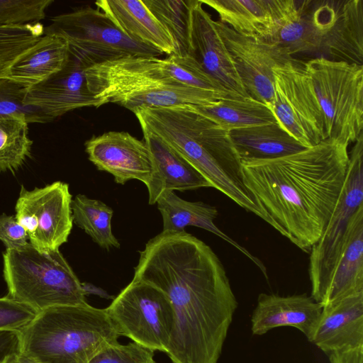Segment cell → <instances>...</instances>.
<instances>
[{
    "label": "cell",
    "mask_w": 363,
    "mask_h": 363,
    "mask_svg": "<svg viewBox=\"0 0 363 363\" xmlns=\"http://www.w3.org/2000/svg\"><path fill=\"white\" fill-rule=\"evenodd\" d=\"M1 363H40L35 359L18 351L9 354Z\"/></svg>",
    "instance_id": "cell-40"
},
{
    "label": "cell",
    "mask_w": 363,
    "mask_h": 363,
    "mask_svg": "<svg viewBox=\"0 0 363 363\" xmlns=\"http://www.w3.org/2000/svg\"><path fill=\"white\" fill-rule=\"evenodd\" d=\"M363 291V205L352 216L320 302L323 306Z\"/></svg>",
    "instance_id": "cell-22"
},
{
    "label": "cell",
    "mask_w": 363,
    "mask_h": 363,
    "mask_svg": "<svg viewBox=\"0 0 363 363\" xmlns=\"http://www.w3.org/2000/svg\"><path fill=\"white\" fill-rule=\"evenodd\" d=\"M347 147L325 139L286 156L241 160L244 184L264 220L306 252L320 238L342 192Z\"/></svg>",
    "instance_id": "cell-2"
},
{
    "label": "cell",
    "mask_w": 363,
    "mask_h": 363,
    "mask_svg": "<svg viewBox=\"0 0 363 363\" xmlns=\"http://www.w3.org/2000/svg\"><path fill=\"white\" fill-rule=\"evenodd\" d=\"M52 0H0V26L40 22Z\"/></svg>",
    "instance_id": "cell-34"
},
{
    "label": "cell",
    "mask_w": 363,
    "mask_h": 363,
    "mask_svg": "<svg viewBox=\"0 0 363 363\" xmlns=\"http://www.w3.org/2000/svg\"><path fill=\"white\" fill-rule=\"evenodd\" d=\"M133 279L162 290L174 323L172 363H218L238 303L213 250L184 231H162L140 252Z\"/></svg>",
    "instance_id": "cell-1"
},
{
    "label": "cell",
    "mask_w": 363,
    "mask_h": 363,
    "mask_svg": "<svg viewBox=\"0 0 363 363\" xmlns=\"http://www.w3.org/2000/svg\"><path fill=\"white\" fill-rule=\"evenodd\" d=\"M308 340L328 356L363 347V291L323 306Z\"/></svg>",
    "instance_id": "cell-18"
},
{
    "label": "cell",
    "mask_w": 363,
    "mask_h": 363,
    "mask_svg": "<svg viewBox=\"0 0 363 363\" xmlns=\"http://www.w3.org/2000/svg\"><path fill=\"white\" fill-rule=\"evenodd\" d=\"M330 363H363V347L328 355Z\"/></svg>",
    "instance_id": "cell-39"
},
{
    "label": "cell",
    "mask_w": 363,
    "mask_h": 363,
    "mask_svg": "<svg viewBox=\"0 0 363 363\" xmlns=\"http://www.w3.org/2000/svg\"><path fill=\"white\" fill-rule=\"evenodd\" d=\"M322 308L306 294L285 296L260 294L251 316L252 333L262 335L276 328L290 326L301 331L308 340Z\"/></svg>",
    "instance_id": "cell-19"
},
{
    "label": "cell",
    "mask_w": 363,
    "mask_h": 363,
    "mask_svg": "<svg viewBox=\"0 0 363 363\" xmlns=\"http://www.w3.org/2000/svg\"><path fill=\"white\" fill-rule=\"evenodd\" d=\"M277 122L305 147L325 140L323 113L303 62L293 57L273 69Z\"/></svg>",
    "instance_id": "cell-10"
},
{
    "label": "cell",
    "mask_w": 363,
    "mask_h": 363,
    "mask_svg": "<svg viewBox=\"0 0 363 363\" xmlns=\"http://www.w3.org/2000/svg\"><path fill=\"white\" fill-rule=\"evenodd\" d=\"M19 351L40 363H89L120 337L105 308L51 307L18 332Z\"/></svg>",
    "instance_id": "cell-4"
},
{
    "label": "cell",
    "mask_w": 363,
    "mask_h": 363,
    "mask_svg": "<svg viewBox=\"0 0 363 363\" xmlns=\"http://www.w3.org/2000/svg\"><path fill=\"white\" fill-rule=\"evenodd\" d=\"M27 88L9 78H0V118H16L28 124L52 121L38 108L24 104Z\"/></svg>",
    "instance_id": "cell-33"
},
{
    "label": "cell",
    "mask_w": 363,
    "mask_h": 363,
    "mask_svg": "<svg viewBox=\"0 0 363 363\" xmlns=\"http://www.w3.org/2000/svg\"><path fill=\"white\" fill-rule=\"evenodd\" d=\"M202 5L200 0H192L188 55L227 91L248 96L216 21Z\"/></svg>",
    "instance_id": "cell-16"
},
{
    "label": "cell",
    "mask_w": 363,
    "mask_h": 363,
    "mask_svg": "<svg viewBox=\"0 0 363 363\" xmlns=\"http://www.w3.org/2000/svg\"><path fill=\"white\" fill-rule=\"evenodd\" d=\"M156 203L162 218V231L181 232L189 225L206 230L240 251L267 277V269L262 262L216 226L214 220L218 210L215 206L202 201L184 200L174 191L162 193Z\"/></svg>",
    "instance_id": "cell-23"
},
{
    "label": "cell",
    "mask_w": 363,
    "mask_h": 363,
    "mask_svg": "<svg viewBox=\"0 0 363 363\" xmlns=\"http://www.w3.org/2000/svg\"><path fill=\"white\" fill-rule=\"evenodd\" d=\"M44 34L67 40L69 52L86 67L127 57H157L162 53L126 36L99 9L82 7L50 18Z\"/></svg>",
    "instance_id": "cell-8"
},
{
    "label": "cell",
    "mask_w": 363,
    "mask_h": 363,
    "mask_svg": "<svg viewBox=\"0 0 363 363\" xmlns=\"http://www.w3.org/2000/svg\"><path fill=\"white\" fill-rule=\"evenodd\" d=\"M143 2L171 35L176 48L174 55L187 56L192 0H145Z\"/></svg>",
    "instance_id": "cell-30"
},
{
    "label": "cell",
    "mask_w": 363,
    "mask_h": 363,
    "mask_svg": "<svg viewBox=\"0 0 363 363\" xmlns=\"http://www.w3.org/2000/svg\"><path fill=\"white\" fill-rule=\"evenodd\" d=\"M95 4L130 39L168 56L175 53L171 35L143 1L99 0Z\"/></svg>",
    "instance_id": "cell-21"
},
{
    "label": "cell",
    "mask_w": 363,
    "mask_h": 363,
    "mask_svg": "<svg viewBox=\"0 0 363 363\" xmlns=\"http://www.w3.org/2000/svg\"><path fill=\"white\" fill-rule=\"evenodd\" d=\"M303 65L323 113L326 139L354 143L363 133V65L320 56Z\"/></svg>",
    "instance_id": "cell-7"
},
{
    "label": "cell",
    "mask_w": 363,
    "mask_h": 363,
    "mask_svg": "<svg viewBox=\"0 0 363 363\" xmlns=\"http://www.w3.org/2000/svg\"><path fill=\"white\" fill-rule=\"evenodd\" d=\"M38 313L33 308L7 296L0 298V332H18Z\"/></svg>",
    "instance_id": "cell-36"
},
{
    "label": "cell",
    "mask_w": 363,
    "mask_h": 363,
    "mask_svg": "<svg viewBox=\"0 0 363 363\" xmlns=\"http://www.w3.org/2000/svg\"><path fill=\"white\" fill-rule=\"evenodd\" d=\"M240 35L273 43L277 31L269 0H200Z\"/></svg>",
    "instance_id": "cell-24"
},
{
    "label": "cell",
    "mask_w": 363,
    "mask_h": 363,
    "mask_svg": "<svg viewBox=\"0 0 363 363\" xmlns=\"http://www.w3.org/2000/svg\"><path fill=\"white\" fill-rule=\"evenodd\" d=\"M88 158L98 169L112 174L117 184L136 179L147 186L153 174L151 153L144 142L124 131L93 136L85 143Z\"/></svg>",
    "instance_id": "cell-15"
},
{
    "label": "cell",
    "mask_w": 363,
    "mask_h": 363,
    "mask_svg": "<svg viewBox=\"0 0 363 363\" xmlns=\"http://www.w3.org/2000/svg\"><path fill=\"white\" fill-rule=\"evenodd\" d=\"M0 240L6 249L23 247L29 242L28 234L15 216L0 215Z\"/></svg>",
    "instance_id": "cell-37"
},
{
    "label": "cell",
    "mask_w": 363,
    "mask_h": 363,
    "mask_svg": "<svg viewBox=\"0 0 363 363\" xmlns=\"http://www.w3.org/2000/svg\"><path fill=\"white\" fill-rule=\"evenodd\" d=\"M72 198L69 185L60 181L32 190L21 186L15 217L38 250H58L67 241L73 225Z\"/></svg>",
    "instance_id": "cell-13"
},
{
    "label": "cell",
    "mask_w": 363,
    "mask_h": 363,
    "mask_svg": "<svg viewBox=\"0 0 363 363\" xmlns=\"http://www.w3.org/2000/svg\"><path fill=\"white\" fill-rule=\"evenodd\" d=\"M89 91L104 104H118L133 113L142 107L206 105L225 97L188 87L172 79L164 59L127 57L85 69Z\"/></svg>",
    "instance_id": "cell-5"
},
{
    "label": "cell",
    "mask_w": 363,
    "mask_h": 363,
    "mask_svg": "<svg viewBox=\"0 0 363 363\" xmlns=\"http://www.w3.org/2000/svg\"><path fill=\"white\" fill-rule=\"evenodd\" d=\"M216 24L248 96L270 108L274 90L273 69L292 56L278 45L240 35L218 20Z\"/></svg>",
    "instance_id": "cell-14"
},
{
    "label": "cell",
    "mask_w": 363,
    "mask_h": 363,
    "mask_svg": "<svg viewBox=\"0 0 363 363\" xmlns=\"http://www.w3.org/2000/svg\"><path fill=\"white\" fill-rule=\"evenodd\" d=\"M363 205V133L354 143L345 183L319 240L310 252L311 297L320 303L329 276L342 250L349 222Z\"/></svg>",
    "instance_id": "cell-11"
},
{
    "label": "cell",
    "mask_w": 363,
    "mask_h": 363,
    "mask_svg": "<svg viewBox=\"0 0 363 363\" xmlns=\"http://www.w3.org/2000/svg\"><path fill=\"white\" fill-rule=\"evenodd\" d=\"M105 309L119 336L153 352H167L174 318L162 290L133 279Z\"/></svg>",
    "instance_id": "cell-9"
},
{
    "label": "cell",
    "mask_w": 363,
    "mask_h": 363,
    "mask_svg": "<svg viewBox=\"0 0 363 363\" xmlns=\"http://www.w3.org/2000/svg\"><path fill=\"white\" fill-rule=\"evenodd\" d=\"M228 134L241 160L274 159L306 148L277 122L235 129Z\"/></svg>",
    "instance_id": "cell-26"
},
{
    "label": "cell",
    "mask_w": 363,
    "mask_h": 363,
    "mask_svg": "<svg viewBox=\"0 0 363 363\" xmlns=\"http://www.w3.org/2000/svg\"><path fill=\"white\" fill-rule=\"evenodd\" d=\"M89 363H156L154 352L134 342H119L101 350Z\"/></svg>",
    "instance_id": "cell-35"
},
{
    "label": "cell",
    "mask_w": 363,
    "mask_h": 363,
    "mask_svg": "<svg viewBox=\"0 0 363 363\" xmlns=\"http://www.w3.org/2000/svg\"><path fill=\"white\" fill-rule=\"evenodd\" d=\"M28 123L16 118H0V172H15L30 155Z\"/></svg>",
    "instance_id": "cell-31"
},
{
    "label": "cell",
    "mask_w": 363,
    "mask_h": 363,
    "mask_svg": "<svg viewBox=\"0 0 363 363\" xmlns=\"http://www.w3.org/2000/svg\"><path fill=\"white\" fill-rule=\"evenodd\" d=\"M85 69L69 52V60L60 71L27 88L24 104L38 108L53 120L74 109L100 107L104 103L89 91Z\"/></svg>",
    "instance_id": "cell-17"
},
{
    "label": "cell",
    "mask_w": 363,
    "mask_h": 363,
    "mask_svg": "<svg viewBox=\"0 0 363 363\" xmlns=\"http://www.w3.org/2000/svg\"><path fill=\"white\" fill-rule=\"evenodd\" d=\"M306 15L316 53L363 65V0H308Z\"/></svg>",
    "instance_id": "cell-12"
},
{
    "label": "cell",
    "mask_w": 363,
    "mask_h": 363,
    "mask_svg": "<svg viewBox=\"0 0 363 363\" xmlns=\"http://www.w3.org/2000/svg\"><path fill=\"white\" fill-rule=\"evenodd\" d=\"M133 113L142 129L171 146L211 187L264 220L244 184L241 160L227 130L198 112L192 104L142 107Z\"/></svg>",
    "instance_id": "cell-3"
},
{
    "label": "cell",
    "mask_w": 363,
    "mask_h": 363,
    "mask_svg": "<svg viewBox=\"0 0 363 363\" xmlns=\"http://www.w3.org/2000/svg\"><path fill=\"white\" fill-rule=\"evenodd\" d=\"M194 107L228 132L277 123L270 108L250 96L225 98L210 104L194 105Z\"/></svg>",
    "instance_id": "cell-28"
},
{
    "label": "cell",
    "mask_w": 363,
    "mask_h": 363,
    "mask_svg": "<svg viewBox=\"0 0 363 363\" xmlns=\"http://www.w3.org/2000/svg\"><path fill=\"white\" fill-rule=\"evenodd\" d=\"M142 130L154 166L152 177L146 186L149 204L156 203L164 191L211 187L197 169L163 140L145 129Z\"/></svg>",
    "instance_id": "cell-20"
},
{
    "label": "cell",
    "mask_w": 363,
    "mask_h": 363,
    "mask_svg": "<svg viewBox=\"0 0 363 363\" xmlns=\"http://www.w3.org/2000/svg\"><path fill=\"white\" fill-rule=\"evenodd\" d=\"M73 223L91 237L103 249L120 247L112 232L113 209L104 202L78 194L72 200Z\"/></svg>",
    "instance_id": "cell-29"
},
{
    "label": "cell",
    "mask_w": 363,
    "mask_h": 363,
    "mask_svg": "<svg viewBox=\"0 0 363 363\" xmlns=\"http://www.w3.org/2000/svg\"><path fill=\"white\" fill-rule=\"evenodd\" d=\"M19 351L18 332H0V363L9 354Z\"/></svg>",
    "instance_id": "cell-38"
},
{
    "label": "cell",
    "mask_w": 363,
    "mask_h": 363,
    "mask_svg": "<svg viewBox=\"0 0 363 363\" xmlns=\"http://www.w3.org/2000/svg\"><path fill=\"white\" fill-rule=\"evenodd\" d=\"M69 57V46L65 39L55 34H44L14 62L7 78L29 87L60 71Z\"/></svg>",
    "instance_id": "cell-25"
},
{
    "label": "cell",
    "mask_w": 363,
    "mask_h": 363,
    "mask_svg": "<svg viewBox=\"0 0 363 363\" xmlns=\"http://www.w3.org/2000/svg\"><path fill=\"white\" fill-rule=\"evenodd\" d=\"M45 33L40 23L0 26V78L7 77L14 62L33 47Z\"/></svg>",
    "instance_id": "cell-32"
},
{
    "label": "cell",
    "mask_w": 363,
    "mask_h": 363,
    "mask_svg": "<svg viewBox=\"0 0 363 363\" xmlns=\"http://www.w3.org/2000/svg\"><path fill=\"white\" fill-rule=\"evenodd\" d=\"M308 0H269L277 31L273 41L292 56L316 53L317 48L306 15Z\"/></svg>",
    "instance_id": "cell-27"
},
{
    "label": "cell",
    "mask_w": 363,
    "mask_h": 363,
    "mask_svg": "<svg viewBox=\"0 0 363 363\" xmlns=\"http://www.w3.org/2000/svg\"><path fill=\"white\" fill-rule=\"evenodd\" d=\"M7 296L38 312L86 303L83 284L60 250L42 252L30 242L3 253Z\"/></svg>",
    "instance_id": "cell-6"
}]
</instances>
